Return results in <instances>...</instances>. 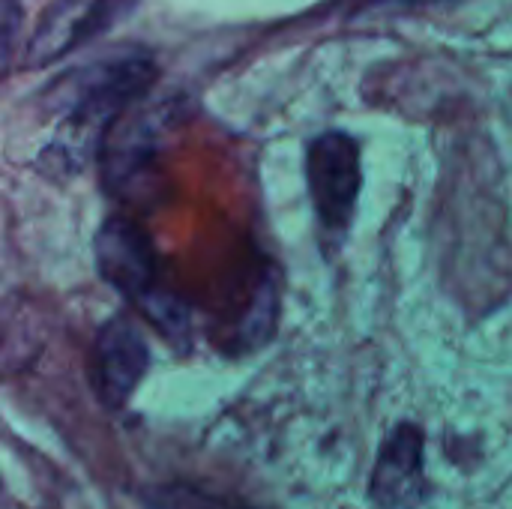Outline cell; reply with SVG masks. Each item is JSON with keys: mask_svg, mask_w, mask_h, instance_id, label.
I'll use <instances>...</instances> for the list:
<instances>
[{"mask_svg": "<svg viewBox=\"0 0 512 509\" xmlns=\"http://www.w3.org/2000/svg\"><path fill=\"white\" fill-rule=\"evenodd\" d=\"M21 36V3L18 0H0V81L6 78L15 48Z\"/></svg>", "mask_w": 512, "mask_h": 509, "instance_id": "ba28073f", "label": "cell"}, {"mask_svg": "<svg viewBox=\"0 0 512 509\" xmlns=\"http://www.w3.org/2000/svg\"><path fill=\"white\" fill-rule=\"evenodd\" d=\"M132 0H51L24 45V66L42 69L105 33Z\"/></svg>", "mask_w": 512, "mask_h": 509, "instance_id": "3957f363", "label": "cell"}, {"mask_svg": "<svg viewBox=\"0 0 512 509\" xmlns=\"http://www.w3.org/2000/svg\"><path fill=\"white\" fill-rule=\"evenodd\" d=\"M153 81L156 66L144 54L105 57L66 72L48 90V105L63 117L60 135L48 153L60 156L66 168L87 162L102 147L111 126L153 87Z\"/></svg>", "mask_w": 512, "mask_h": 509, "instance_id": "6da1fadb", "label": "cell"}, {"mask_svg": "<svg viewBox=\"0 0 512 509\" xmlns=\"http://www.w3.org/2000/svg\"><path fill=\"white\" fill-rule=\"evenodd\" d=\"M432 486L426 480V435L417 423H399L381 444L369 498L378 509H417Z\"/></svg>", "mask_w": 512, "mask_h": 509, "instance_id": "5b68a950", "label": "cell"}, {"mask_svg": "<svg viewBox=\"0 0 512 509\" xmlns=\"http://www.w3.org/2000/svg\"><path fill=\"white\" fill-rule=\"evenodd\" d=\"M138 498L147 509H255L246 501H237L228 495H213V492H204L201 486H192V483L147 486L138 492Z\"/></svg>", "mask_w": 512, "mask_h": 509, "instance_id": "52a82bcc", "label": "cell"}, {"mask_svg": "<svg viewBox=\"0 0 512 509\" xmlns=\"http://www.w3.org/2000/svg\"><path fill=\"white\" fill-rule=\"evenodd\" d=\"M150 369V351L129 318H111L99 327L90 351V384L108 411H123Z\"/></svg>", "mask_w": 512, "mask_h": 509, "instance_id": "277c9868", "label": "cell"}, {"mask_svg": "<svg viewBox=\"0 0 512 509\" xmlns=\"http://www.w3.org/2000/svg\"><path fill=\"white\" fill-rule=\"evenodd\" d=\"M306 177L321 225L327 231H345L363 183L357 141L345 132L318 135L306 153Z\"/></svg>", "mask_w": 512, "mask_h": 509, "instance_id": "7a4b0ae2", "label": "cell"}, {"mask_svg": "<svg viewBox=\"0 0 512 509\" xmlns=\"http://www.w3.org/2000/svg\"><path fill=\"white\" fill-rule=\"evenodd\" d=\"M93 255H96V270L99 276L117 288L129 303H141L159 288V270H156V255L147 240V234L120 216H111L102 222L93 240Z\"/></svg>", "mask_w": 512, "mask_h": 509, "instance_id": "8992f818", "label": "cell"}]
</instances>
